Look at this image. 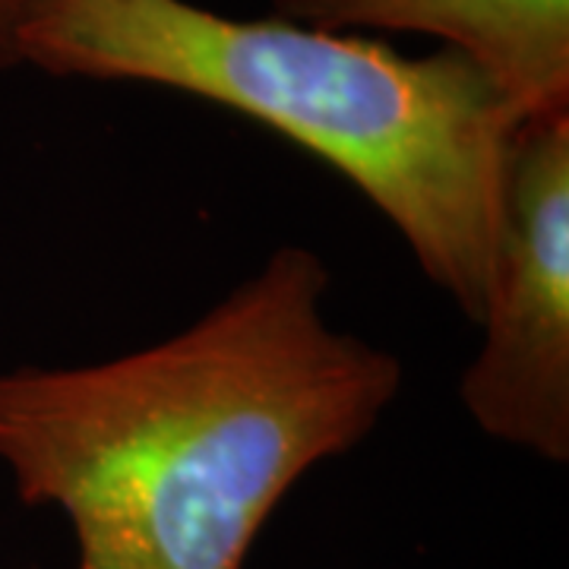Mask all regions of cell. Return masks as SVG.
<instances>
[{
	"instance_id": "obj_1",
	"label": "cell",
	"mask_w": 569,
	"mask_h": 569,
	"mask_svg": "<svg viewBox=\"0 0 569 569\" xmlns=\"http://www.w3.org/2000/svg\"><path fill=\"white\" fill-rule=\"evenodd\" d=\"M326 288L284 244L164 342L0 373V462L77 569H244L284 493L380 425L402 365L329 323Z\"/></svg>"
},
{
	"instance_id": "obj_2",
	"label": "cell",
	"mask_w": 569,
	"mask_h": 569,
	"mask_svg": "<svg viewBox=\"0 0 569 569\" xmlns=\"http://www.w3.org/2000/svg\"><path fill=\"white\" fill-rule=\"evenodd\" d=\"M13 63L178 89L266 123L355 183L427 279L481 320L522 123L462 54L406 58L355 32L190 0H32Z\"/></svg>"
},
{
	"instance_id": "obj_3",
	"label": "cell",
	"mask_w": 569,
	"mask_h": 569,
	"mask_svg": "<svg viewBox=\"0 0 569 569\" xmlns=\"http://www.w3.org/2000/svg\"><path fill=\"white\" fill-rule=\"evenodd\" d=\"M459 396L493 440L569 459V114L522 123L507 234Z\"/></svg>"
},
{
	"instance_id": "obj_4",
	"label": "cell",
	"mask_w": 569,
	"mask_h": 569,
	"mask_svg": "<svg viewBox=\"0 0 569 569\" xmlns=\"http://www.w3.org/2000/svg\"><path fill=\"white\" fill-rule=\"evenodd\" d=\"M276 17L430 36L478 67L519 123L569 114V0H276Z\"/></svg>"
},
{
	"instance_id": "obj_5",
	"label": "cell",
	"mask_w": 569,
	"mask_h": 569,
	"mask_svg": "<svg viewBox=\"0 0 569 569\" xmlns=\"http://www.w3.org/2000/svg\"><path fill=\"white\" fill-rule=\"evenodd\" d=\"M32 0H0V67L13 63V36Z\"/></svg>"
}]
</instances>
